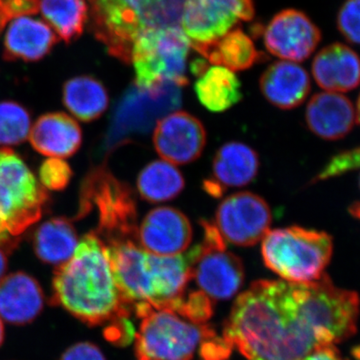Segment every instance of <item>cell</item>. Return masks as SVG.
<instances>
[{"instance_id":"cell-1","label":"cell","mask_w":360,"mask_h":360,"mask_svg":"<svg viewBox=\"0 0 360 360\" xmlns=\"http://www.w3.org/2000/svg\"><path fill=\"white\" fill-rule=\"evenodd\" d=\"M359 296L328 274L309 283L259 281L238 296L224 338L248 360H303L356 333Z\"/></svg>"},{"instance_id":"cell-2","label":"cell","mask_w":360,"mask_h":360,"mask_svg":"<svg viewBox=\"0 0 360 360\" xmlns=\"http://www.w3.org/2000/svg\"><path fill=\"white\" fill-rule=\"evenodd\" d=\"M52 292L54 304L90 326L129 314L118 292L105 245L96 233L84 236L72 257L58 266Z\"/></svg>"},{"instance_id":"cell-3","label":"cell","mask_w":360,"mask_h":360,"mask_svg":"<svg viewBox=\"0 0 360 360\" xmlns=\"http://www.w3.org/2000/svg\"><path fill=\"white\" fill-rule=\"evenodd\" d=\"M105 245L111 270L123 304L175 309L191 281V258L186 255L160 257L144 250L136 241Z\"/></svg>"},{"instance_id":"cell-4","label":"cell","mask_w":360,"mask_h":360,"mask_svg":"<svg viewBox=\"0 0 360 360\" xmlns=\"http://www.w3.org/2000/svg\"><path fill=\"white\" fill-rule=\"evenodd\" d=\"M134 309L141 319L134 336L137 360H191L196 354L202 360H224L231 354V345L205 322L148 304Z\"/></svg>"},{"instance_id":"cell-5","label":"cell","mask_w":360,"mask_h":360,"mask_svg":"<svg viewBox=\"0 0 360 360\" xmlns=\"http://www.w3.org/2000/svg\"><path fill=\"white\" fill-rule=\"evenodd\" d=\"M186 0H89L90 30L113 58L130 63L144 33L179 27Z\"/></svg>"},{"instance_id":"cell-6","label":"cell","mask_w":360,"mask_h":360,"mask_svg":"<svg viewBox=\"0 0 360 360\" xmlns=\"http://www.w3.org/2000/svg\"><path fill=\"white\" fill-rule=\"evenodd\" d=\"M328 233L300 226L274 229L262 239L265 265L284 281L309 283L319 281L333 257Z\"/></svg>"},{"instance_id":"cell-7","label":"cell","mask_w":360,"mask_h":360,"mask_svg":"<svg viewBox=\"0 0 360 360\" xmlns=\"http://www.w3.org/2000/svg\"><path fill=\"white\" fill-rule=\"evenodd\" d=\"M49 200L30 167L11 148L0 150V240L14 248L18 236L39 221Z\"/></svg>"},{"instance_id":"cell-8","label":"cell","mask_w":360,"mask_h":360,"mask_svg":"<svg viewBox=\"0 0 360 360\" xmlns=\"http://www.w3.org/2000/svg\"><path fill=\"white\" fill-rule=\"evenodd\" d=\"M191 47L181 26L144 33L132 46L130 63L134 68V84L141 89H150L165 82L186 86Z\"/></svg>"},{"instance_id":"cell-9","label":"cell","mask_w":360,"mask_h":360,"mask_svg":"<svg viewBox=\"0 0 360 360\" xmlns=\"http://www.w3.org/2000/svg\"><path fill=\"white\" fill-rule=\"evenodd\" d=\"M181 86L165 82L150 89H141L132 85L123 94L110 129L106 134L105 148L112 150L127 143L134 136L150 131L158 122L180 108Z\"/></svg>"},{"instance_id":"cell-10","label":"cell","mask_w":360,"mask_h":360,"mask_svg":"<svg viewBox=\"0 0 360 360\" xmlns=\"http://www.w3.org/2000/svg\"><path fill=\"white\" fill-rule=\"evenodd\" d=\"M96 205L98 212L96 236L104 245L117 241H137V207L134 193L104 168L87 179L82 191V208Z\"/></svg>"},{"instance_id":"cell-11","label":"cell","mask_w":360,"mask_h":360,"mask_svg":"<svg viewBox=\"0 0 360 360\" xmlns=\"http://www.w3.org/2000/svg\"><path fill=\"white\" fill-rule=\"evenodd\" d=\"M202 243L188 252L191 279L212 302L229 300L245 281L243 262L226 250L224 239L214 224L202 221Z\"/></svg>"},{"instance_id":"cell-12","label":"cell","mask_w":360,"mask_h":360,"mask_svg":"<svg viewBox=\"0 0 360 360\" xmlns=\"http://www.w3.org/2000/svg\"><path fill=\"white\" fill-rule=\"evenodd\" d=\"M253 16L252 0H186L180 26L194 49L214 42Z\"/></svg>"},{"instance_id":"cell-13","label":"cell","mask_w":360,"mask_h":360,"mask_svg":"<svg viewBox=\"0 0 360 360\" xmlns=\"http://www.w3.org/2000/svg\"><path fill=\"white\" fill-rule=\"evenodd\" d=\"M272 214L264 198L252 193L232 194L220 202L215 213V227L225 243L252 246L264 238Z\"/></svg>"},{"instance_id":"cell-14","label":"cell","mask_w":360,"mask_h":360,"mask_svg":"<svg viewBox=\"0 0 360 360\" xmlns=\"http://www.w3.org/2000/svg\"><path fill=\"white\" fill-rule=\"evenodd\" d=\"M321 39L319 28L307 14L295 9H285L276 14L264 30L267 51L291 63L309 58Z\"/></svg>"},{"instance_id":"cell-15","label":"cell","mask_w":360,"mask_h":360,"mask_svg":"<svg viewBox=\"0 0 360 360\" xmlns=\"http://www.w3.org/2000/svg\"><path fill=\"white\" fill-rule=\"evenodd\" d=\"M153 144L163 160L172 165H187L202 153L206 130L195 116L186 111H174L156 123Z\"/></svg>"},{"instance_id":"cell-16","label":"cell","mask_w":360,"mask_h":360,"mask_svg":"<svg viewBox=\"0 0 360 360\" xmlns=\"http://www.w3.org/2000/svg\"><path fill=\"white\" fill-rule=\"evenodd\" d=\"M193 240V227L184 213L174 207L149 212L137 232L139 245L153 255L174 257L184 253Z\"/></svg>"},{"instance_id":"cell-17","label":"cell","mask_w":360,"mask_h":360,"mask_svg":"<svg viewBox=\"0 0 360 360\" xmlns=\"http://www.w3.org/2000/svg\"><path fill=\"white\" fill-rule=\"evenodd\" d=\"M259 169L257 151L241 142H229L217 151L212 162V177L205 182V191L219 198L229 187L248 186Z\"/></svg>"},{"instance_id":"cell-18","label":"cell","mask_w":360,"mask_h":360,"mask_svg":"<svg viewBox=\"0 0 360 360\" xmlns=\"http://www.w3.org/2000/svg\"><path fill=\"white\" fill-rule=\"evenodd\" d=\"M305 122L310 131L326 141L347 136L356 122L355 108L349 98L338 92H321L307 104Z\"/></svg>"},{"instance_id":"cell-19","label":"cell","mask_w":360,"mask_h":360,"mask_svg":"<svg viewBox=\"0 0 360 360\" xmlns=\"http://www.w3.org/2000/svg\"><path fill=\"white\" fill-rule=\"evenodd\" d=\"M44 305V290L30 274L14 272L0 281L1 319L15 326H25L39 316Z\"/></svg>"},{"instance_id":"cell-20","label":"cell","mask_w":360,"mask_h":360,"mask_svg":"<svg viewBox=\"0 0 360 360\" xmlns=\"http://www.w3.org/2000/svg\"><path fill=\"white\" fill-rule=\"evenodd\" d=\"M53 30L42 20L22 16L11 20L4 40V59L34 63L51 53L58 42Z\"/></svg>"},{"instance_id":"cell-21","label":"cell","mask_w":360,"mask_h":360,"mask_svg":"<svg viewBox=\"0 0 360 360\" xmlns=\"http://www.w3.org/2000/svg\"><path fill=\"white\" fill-rule=\"evenodd\" d=\"M28 139L40 155L63 160L77 153L82 146V131L70 115L51 112L40 116L30 129Z\"/></svg>"},{"instance_id":"cell-22","label":"cell","mask_w":360,"mask_h":360,"mask_svg":"<svg viewBox=\"0 0 360 360\" xmlns=\"http://www.w3.org/2000/svg\"><path fill=\"white\" fill-rule=\"evenodd\" d=\"M316 84L329 92H347L360 84L359 54L342 44L324 47L312 63Z\"/></svg>"},{"instance_id":"cell-23","label":"cell","mask_w":360,"mask_h":360,"mask_svg":"<svg viewBox=\"0 0 360 360\" xmlns=\"http://www.w3.org/2000/svg\"><path fill=\"white\" fill-rule=\"evenodd\" d=\"M260 90L269 103L281 110H292L303 103L310 91L309 73L291 61H277L260 77Z\"/></svg>"},{"instance_id":"cell-24","label":"cell","mask_w":360,"mask_h":360,"mask_svg":"<svg viewBox=\"0 0 360 360\" xmlns=\"http://www.w3.org/2000/svg\"><path fill=\"white\" fill-rule=\"evenodd\" d=\"M208 63L231 71L245 70L262 58L252 40L243 30H233L212 44L194 47Z\"/></svg>"},{"instance_id":"cell-25","label":"cell","mask_w":360,"mask_h":360,"mask_svg":"<svg viewBox=\"0 0 360 360\" xmlns=\"http://www.w3.org/2000/svg\"><path fill=\"white\" fill-rule=\"evenodd\" d=\"M77 245V231L65 217L47 220L33 236L35 255L47 264H65L75 255Z\"/></svg>"},{"instance_id":"cell-26","label":"cell","mask_w":360,"mask_h":360,"mask_svg":"<svg viewBox=\"0 0 360 360\" xmlns=\"http://www.w3.org/2000/svg\"><path fill=\"white\" fill-rule=\"evenodd\" d=\"M63 103L71 115L84 122H94L108 110L110 96L96 78L82 75L63 85Z\"/></svg>"},{"instance_id":"cell-27","label":"cell","mask_w":360,"mask_h":360,"mask_svg":"<svg viewBox=\"0 0 360 360\" xmlns=\"http://www.w3.org/2000/svg\"><path fill=\"white\" fill-rule=\"evenodd\" d=\"M198 101L212 112H224L243 98L241 84L233 71L213 66L200 75L195 84Z\"/></svg>"},{"instance_id":"cell-28","label":"cell","mask_w":360,"mask_h":360,"mask_svg":"<svg viewBox=\"0 0 360 360\" xmlns=\"http://www.w3.org/2000/svg\"><path fill=\"white\" fill-rule=\"evenodd\" d=\"M186 186L184 175L172 163L156 160L149 163L137 179V191L142 200L151 203L174 200Z\"/></svg>"},{"instance_id":"cell-29","label":"cell","mask_w":360,"mask_h":360,"mask_svg":"<svg viewBox=\"0 0 360 360\" xmlns=\"http://www.w3.org/2000/svg\"><path fill=\"white\" fill-rule=\"evenodd\" d=\"M40 9L53 32L68 44L82 37L89 21L85 0H41Z\"/></svg>"},{"instance_id":"cell-30","label":"cell","mask_w":360,"mask_h":360,"mask_svg":"<svg viewBox=\"0 0 360 360\" xmlns=\"http://www.w3.org/2000/svg\"><path fill=\"white\" fill-rule=\"evenodd\" d=\"M32 118L25 106L15 101L0 103V150L20 146L28 139Z\"/></svg>"},{"instance_id":"cell-31","label":"cell","mask_w":360,"mask_h":360,"mask_svg":"<svg viewBox=\"0 0 360 360\" xmlns=\"http://www.w3.org/2000/svg\"><path fill=\"white\" fill-rule=\"evenodd\" d=\"M72 170L66 161L60 158H49L40 165L39 181L49 191H63L70 184Z\"/></svg>"},{"instance_id":"cell-32","label":"cell","mask_w":360,"mask_h":360,"mask_svg":"<svg viewBox=\"0 0 360 360\" xmlns=\"http://www.w3.org/2000/svg\"><path fill=\"white\" fill-rule=\"evenodd\" d=\"M357 168H360V148L342 151L331 158L311 182L315 184L340 176Z\"/></svg>"},{"instance_id":"cell-33","label":"cell","mask_w":360,"mask_h":360,"mask_svg":"<svg viewBox=\"0 0 360 360\" xmlns=\"http://www.w3.org/2000/svg\"><path fill=\"white\" fill-rule=\"evenodd\" d=\"M338 28L347 41L360 45V0H345L338 14Z\"/></svg>"},{"instance_id":"cell-34","label":"cell","mask_w":360,"mask_h":360,"mask_svg":"<svg viewBox=\"0 0 360 360\" xmlns=\"http://www.w3.org/2000/svg\"><path fill=\"white\" fill-rule=\"evenodd\" d=\"M41 0H0V8L11 20L39 13Z\"/></svg>"},{"instance_id":"cell-35","label":"cell","mask_w":360,"mask_h":360,"mask_svg":"<svg viewBox=\"0 0 360 360\" xmlns=\"http://www.w3.org/2000/svg\"><path fill=\"white\" fill-rule=\"evenodd\" d=\"M59 360H106L105 357L91 342H79L66 349Z\"/></svg>"},{"instance_id":"cell-36","label":"cell","mask_w":360,"mask_h":360,"mask_svg":"<svg viewBox=\"0 0 360 360\" xmlns=\"http://www.w3.org/2000/svg\"><path fill=\"white\" fill-rule=\"evenodd\" d=\"M303 360H348L343 357L335 345L316 348Z\"/></svg>"},{"instance_id":"cell-37","label":"cell","mask_w":360,"mask_h":360,"mask_svg":"<svg viewBox=\"0 0 360 360\" xmlns=\"http://www.w3.org/2000/svg\"><path fill=\"white\" fill-rule=\"evenodd\" d=\"M11 248L6 246L0 245V281L6 276L7 265H8V260H7V252Z\"/></svg>"},{"instance_id":"cell-38","label":"cell","mask_w":360,"mask_h":360,"mask_svg":"<svg viewBox=\"0 0 360 360\" xmlns=\"http://www.w3.org/2000/svg\"><path fill=\"white\" fill-rule=\"evenodd\" d=\"M207 70V63L203 61L202 59H196L195 61H193V65H191V71H193V75H196V77H200Z\"/></svg>"},{"instance_id":"cell-39","label":"cell","mask_w":360,"mask_h":360,"mask_svg":"<svg viewBox=\"0 0 360 360\" xmlns=\"http://www.w3.org/2000/svg\"><path fill=\"white\" fill-rule=\"evenodd\" d=\"M348 210H349L350 214H352L354 219L360 220V201L352 203Z\"/></svg>"},{"instance_id":"cell-40","label":"cell","mask_w":360,"mask_h":360,"mask_svg":"<svg viewBox=\"0 0 360 360\" xmlns=\"http://www.w3.org/2000/svg\"><path fill=\"white\" fill-rule=\"evenodd\" d=\"M4 340V322H2L1 317H0V345H2Z\"/></svg>"},{"instance_id":"cell-41","label":"cell","mask_w":360,"mask_h":360,"mask_svg":"<svg viewBox=\"0 0 360 360\" xmlns=\"http://www.w3.org/2000/svg\"><path fill=\"white\" fill-rule=\"evenodd\" d=\"M355 115H356V122L360 124V96L357 99L356 110H355Z\"/></svg>"},{"instance_id":"cell-42","label":"cell","mask_w":360,"mask_h":360,"mask_svg":"<svg viewBox=\"0 0 360 360\" xmlns=\"http://www.w3.org/2000/svg\"><path fill=\"white\" fill-rule=\"evenodd\" d=\"M0 245H4V246H6V248H11H11H11V246L7 245H6V243H2V241H1V240H0Z\"/></svg>"},{"instance_id":"cell-43","label":"cell","mask_w":360,"mask_h":360,"mask_svg":"<svg viewBox=\"0 0 360 360\" xmlns=\"http://www.w3.org/2000/svg\"><path fill=\"white\" fill-rule=\"evenodd\" d=\"M359 187H360V177H359Z\"/></svg>"}]
</instances>
